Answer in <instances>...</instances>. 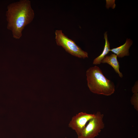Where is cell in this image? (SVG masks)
Masks as SVG:
<instances>
[{"label":"cell","instance_id":"obj_1","mask_svg":"<svg viewBox=\"0 0 138 138\" xmlns=\"http://www.w3.org/2000/svg\"><path fill=\"white\" fill-rule=\"evenodd\" d=\"M6 16L7 29L11 30L13 37L19 39L25 27L32 21L34 16L30 1L21 0L7 6Z\"/></svg>","mask_w":138,"mask_h":138},{"label":"cell","instance_id":"obj_2","mask_svg":"<svg viewBox=\"0 0 138 138\" xmlns=\"http://www.w3.org/2000/svg\"><path fill=\"white\" fill-rule=\"evenodd\" d=\"M86 75L88 86L92 93L106 96L114 93V83L105 77L98 66H95L88 69Z\"/></svg>","mask_w":138,"mask_h":138},{"label":"cell","instance_id":"obj_3","mask_svg":"<svg viewBox=\"0 0 138 138\" xmlns=\"http://www.w3.org/2000/svg\"><path fill=\"white\" fill-rule=\"evenodd\" d=\"M55 34L56 44L62 47L66 52L79 58L88 57L87 52L83 50L75 41L65 35L62 30H56Z\"/></svg>","mask_w":138,"mask_h":138},{"label":"cell","instance_id":"obj_4","mask_svg":"<svg viewBox=\"0 0 138 138\" xmlns=\"http://www.w3.org/2000/svg\"><path fill=\"white\" fill-rule=\"evenodd\" d=\"M103 116L100 112L97 111L95 117L88 122L78 138H95L97 136L105 127Z\"/></svg>","mask_w":138,"mask_h":138},{"label":"cell","instance_id":"obj_5","mask_svg":"<svg viewBox=\"0 0 138 138\" xmlns=\"http://www.w3.org/2000/svg\"><path fill=\"white\" fill-rule=\"evenodd\" d=\"M95 115V114L79 112L72 117L68 124V126L75 131L78 136L89 121L94 117Z\"/></svg>","mask_w":138,"mask_h":138},{"label":"cell","instance_id":"obj_6","mask_svg":"<svg viewBox=\"0 0 138 138\" xmlns=\"http://www.w3.org/2000/svg\"><path fill=\"white\" fill-rule=\"evenodd\" d=\"M133 41L130 39H127L123 45L110 50L111 51L116 54L119 57H122L129 55V50L132 44Z\"/></svg>","mask_w":138,"mask_h":138},{"label":"cell","instance_id":"obj_7","mask_svg":"<svg viewBox=\"0 0 138 138\" xmlns=\"http://www.w3.org/2000/svg\"><path fill=\"white\" fill-rule=\"evenodd\" d=\"M117 57L116 54H111L109 56H106L102 60L101 63H107L111 65L116 72L118 74L119 76L122 78L123 75L119 70V64Z\"/></svg>","mask_w":138,"mask_h":138},{"label":"cell","instance_id":"obj_8","mask_svg":"<svg viewBox=\"0 0 138 138\" xmlns=\"http://www.w3.org/2000/svg\"><path fill=\"white\" fill-rule=\"evenodd\" d=\"M104 38L105 40V44L103 50L101 53L94 60L93 62L94 64H100L102 59L110 51V44L108 40L107 32H105L104 33Z\"/></svg>","mask_w":138,"mask_h":138},{"label":"cell","instance_id":"obj_9","mask_svg":"<svg viewBox=\"0 0 138 138\" xmlns=\"http://www.w3.org/2000/svg\"><path fill=\"white\" fill-rule=\"evenodd\" d=\"M133 95L131 97V102L132 105L134 106V108L138 111V92L133 93Z\"/></svg>","mask_w":138,"mask_h":138},{"label":"cell","instance_id":"obj_10","mask_svg":"<svg viewBox=\"0 0 138 138\" xmlns=\"http://www.w3.org/2000/svg\"><path fill=\"white\" fill-rule=\"evenodd\" d=\"M115 0H106V7L109 8L111 7L114 9L115 8L116 5L115 4Z\"/></svg>","mask_w":138,"mask_h":138}]
</instances>
